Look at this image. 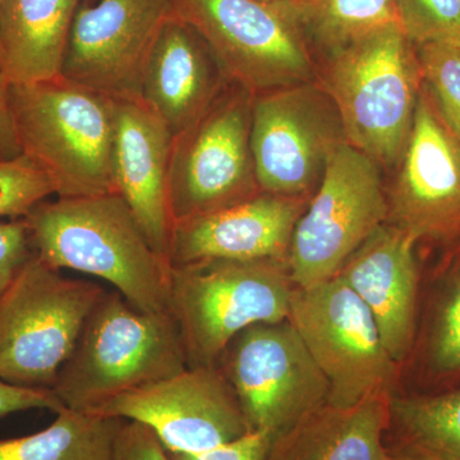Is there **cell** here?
<instances>
[{
    "mask_svg": "<svg viewBox=\"0 0 460 460\" xmlns=\"http://www.w3.org/2000/svg\"><path fill=\"white\" fill-rule=\"evenodd\" d=\"M321 89L337 109L347 144L378 165L401 162L422 77L416 47L399 23L330 54Z\"/></svg>",
    "mask_w": 460,
    "mask_h": 460,
    "instance_id": "obj_3",
    "label": "cell"
},
{
    "mask_svg": "<svg viewBox=\"0 0 460 460\" xmlns=\"http://www.w3.org/2000/svg\"><path fill=\"white\" fill-rule=\"evenodd\" d=\"M256 2L266 3V4H277V3H287V4H301L305 0H256Z\"/></svg>",
    "mask_w": 460,
    "mask_h": 460,
    "instance_id": "obj_34",
    "label": "cell"
},
{
    "mask_svg": "<svg viewBox=\"0 0 460 460\" xmlns=\"http://www.w3.org/2000/svg\"><path fill=\"white\" fill-rule=\"evenodd\" d=\"M35 255L107 281L145 313L169 314L171 263L117 193L40 202L25 217Z\"/></svg>",
    "mask_w": 460,
    "mask_h": 460,
    "instance_id": "obj_1",
    "label": "cell"
},
{
    "mask_svg": "<svg viewBox=\"0 0 460 460\" xmlns=\"http://www.w3.org/2000/svg\"><path fill=\"white\" fill-rule=\"evenodd\" d=\"M33 253L25 217L0 220V301Z\"/></svg>",
    "mask_w": 460,
    "mask_h": 460,
    "instance_id": "obj_29",
    "label": "cell"
},
{
    "mask_svg": "<svg viewBox=\"0 0 460 460\" xmlns=\"http://www.w3.org/2000/svg\"><path fill=\"white\" fill-rule=\"evenodd\" d=\"M269 447V438L262 432H248L237 440L219 445L205 452L169 453L171 460H263Z\"/></svg>",
    "mask_w": 460,
    "mask_h": 460,
    "instance_id": "obj_31",
    "label": "cell"
},
{
    "mask_svg": "<svg viewBox=\"0 0 460 460\" xmlns=\"http://www.w3.org/2000/svg\"><path fill=\"white\" fill-rule=\"evenodd\" d=\"M344 142L337 109L321 87L301 84L253 96L251 151L262 192L298 198Z\"/></svg>",
    "mask_w": 460,
    "mask_h": 460,
    "instance_id": "obj_12",
    "label": "cell"
},
{
    "mask_svg": "<svg viewBox=\"0 0 460 460\" xmlns=\"http://www.w3.org/2000/svg\"><path fill=\"white\" fill-rule=\"evenodd\" d=\"M224 83L228 81L202 36L172 12L145 66L144 104L174 138L208 111Z\"/></svg>",
    "mask_w": 460,
    "mask_h": 460,
    "instance_id": "obj_19",
    "label": "cell"
},
{
    "mask_svg": "<svg viewBox=\"0 0 460 460\" xmlns=\"http://www.w3.org/2000/svg\"><path fill=\"white\" fill-rule=\"evenodd\" d=\"M202 36L224 77L252 96L307 84L313 60L290 4L256 0H172Z\"/></svg>",
    "mask_w": 460,
    "mask_h": 460,
    "instance_id": "obj_7",
    "label": "cell"
},
{
    "mask_svg": "<svg viewBox=\"0 0 460 460\" xmlns=\"http://www.w3.org/2000/svg\"><path fill=\"white\" fill-rule=\"evenodd\" d=\"M115 193L151 246L169 261L174 220L169 202L172 136L140 98L114 99Z\"/></svg>",
    "mask_w": 460,
    "mask_h": 460,
    "instance_id": "obj_16",
    "label": "cell"
},
{
    "mask_svg": "<svg viewBox=\"0 0 460 460\" xmlns=\"http://www.w3.org/2000/svg\"><path fill=\"white\" fill-rule=\"evenodd\" d=\"M432 296L420 330V359L438 392L460 385V251L436 280Z\"/></svg>",
    "mask_w": 460,
    "mask_h": 460,
    "instance_id": "obj_24",
    "label": "cell"
},
{
    "mask_svg": "<svg viewBox=\"0 0 460 460\" xmlns=\"http://www.w3.org/2000/svg\"><path fill=\"white\" fill-rule=\"evenodd\" d=\"M111 460H171L157 436L136 420H123Z\"/></svg>",
    "mask_w": 460,
    "mask_h": 460,
    "instance_id": "obj_30",
    "label": "cell"
},
{
    "mask_svg": "<svg viewBox=\"0 0 460 460\" xmlns=\"http://www.w3.org/2000/svg\"><path fill=\"white\" fill-rule=\"evenodd\" d=\"M232 84L192 126L172 138L169 202L174 226L261 192L251 151L253 96Z\"/></svg>",
    "mask_w": 460,
    "mask_h": 460,
    "instance_id": "obj_9",
    "label": "cell"
},
{
    "mask_svg": "<svg viewBox=\"0 0 460 460\" xmlns=\"http://www.w3.org/2000/svg\"><path fill=\"white\" fill-rule=\"evenodd\" d=\"M389 393H374L349 407L326 404L269 441L263 460H390L384 435Z\"/></svg>",
    "mask_w": 460,
    "mask_h": 460,
    "instance_id": "obj_20",
    "label": "cell"
},
{
    "mask_svg": "<svg viewBox=\"0 0 460 460\" xmlns=\"http://www.w3.org/2000/svg\"><path fill=\"white\" fill-rule=\"evenodd\" d=\"M93 413L142 423L169 453L205 452L251 432L219 366L184 368L118 396Z\"/></svg>",
    "mask_w": 460,
    "mask_h": 460,
    "instance_id": "obj_13",
    "label": "cell"
},
{
    "mask_svg": "<svg viewBox=\"0 0 460 460\" xmlns=\"http://www.w3.org/2000/svg\"><path fill=\"white\" fill-rule=\"evenodd\" d=\"M107 289L65 277L33 253L0 301V378L53 389Z\"/></svg>",
    "mask_w": 460,
    "mask_h": 460,
    "instance_id": "obj_6",
    "label": "cell"
},
{
    "mask_svg": "<svg viewBox=\"0 0 460 460\" xmlns=\"http://www.w3.org/2000/svg\"><path fill=\"white\" fill-rule=\"evenodd\" d=\"M387 214L378 164L347 142L339 145L293 232L288 269L295 286L313 287L338 275Z\"/></svg>",
    "mask_w": 460,
    "mask_h": 460,
    "instance_id": "obj_8",
    "label": "cell"
},
{
    "mask_svg": "<svg viewBox=\"0 0 460 460\" xmlns=\"http://www.w3.org/2000/svg\"><path fill=\"white\" fill-rule=\"evenodd\" d=\"M66 408L51 389L12 385L0 378V419L9 414L32 410L58 413Z\"/></svg>",
    "mask_w": 460,
    "mask_h": 460,
    "instance_id": "obj_32",
    "label": "cell"
},
{
    "mask_svg": "<svg viewBox=\"0 0 460 460\" xmlns=\"http://www.w3.org/2000/svg\"><path fill=\"white\" fill-rule=\"evenodd\" d=\"M80 2L4 0L0 14V68L9 83H38L60 75Z\"/></svg>",
    "mask_w": 460,
    "mask_h": 460,
    "instance_id": "obj_21",
    "label": "cell"
},
{
    "mask_svg": "<svg viewBox=\"0 0 460 460\" xmlns=\"http://www.w3.org/2000/svg\"><path fill=\"white\" fill-rule=\"evenodd\" d=\"M187 367L171 314L145 313L117 290H107L51 390L66 408L93 413Z\"/></svg>",
    "mask_w": 460,
    "mask_h": 460,
    "instance_id": "obj_4",
    "label": "cell"
},
{
    "mask_svg": "<svg viewBox=\"0 0 460 460\" xmlns=\"http://www.w3.org/2000/svg\"><path fill=\"white\" fill-rule=\"evenodd\" d=\"M51 195L49 180L26 157L0 160V217L22 219Z\"/></svg>",
    "mask_w": 460,
    "mask_h": 460,
    "instance_id": "obj_28",
    "label": "cell"
},
{
    "mask_svg": "<svg viewBox=\"0 0 460 460\" xmlns=\"http://www.w3.org/2000/svg\"><path fill=\"white\" fill-rule=\"evenodd\" d=\"M416 53L423 90L460 141V45L431 42L416 47Z\"/></svg>",
    "mask_w": 460,
    "mask_h": 460,
    "instance_id": "obj_26",
    "label": "cell"
},
{
    "mask_svg": "<svg viewBox=\"0 0 460 460\" xmlns=\"http://www.w3.org/2000/svg\"><path fill=\"white\" fill-rule=\"evenodd\" d=\"M392 192L394 226L420 241H460V141L420 90Z\"/></svg>",
    "mask_w": 460,
    "mask_h": 460,
    "instance_id": "obj_15",
    "label": "cell"
},
{
    "mask_svg": "<svg viewBox=\"0 0 460 460\" xmlns=\"http://www.w3.org/2000/svg\"><path fill=\"white\" fill-rule=\"evenodd\" d=\"M172 14V0H81L60 75L113 99L140 98L147 58Z\"/></svg>",
    "mask_w": 460,
    "mask_h": 460,
    "instance_id": "obj_14",
    "label": "cell"
},
{
    "mask_svg": "<svg viewBox=\"0 0 460 460\" xmlns=\"http://www.w3.org/2000/svg\"><path fill=\"white\" fill-rule=\"evenodd\" d=\"M293 286L281 260H206L171 266L169 314L189 367L217 366L244 329L286 321Z\"/></svg>",
    "mask_w": 460,
    "mask_h": 460,
    "instance_id": "obj_5",
    "label": "cell"
},
{
    "mask_svg": "<svg viewBox=\"0 0 460 460\" xmlns=\"http://www.w3.org/2000/svg\"><path fill=\"white\" fill-rule=\"evenodd\" d=\"M304 205L298 198L259 192L223 210L175 223L171 266L206 260H281L289 253Z\"/></svg>",
    "mask_w": 460,
    "mask_h": 460,
    "instance_id": "obj_18",
    "label": "cell"
},
{
    "mask_svg": "<svg viewBox=\"0 0 460 460\" xmlns=\"http://www.w3.org/2000/svg\"><path fill=\"white\" fill-rule=\"evenodd\" d=\"M250 431L269 441L329 402L330 386L292 323H257L239 332L217 363Z\"/></svg>",
    "mask_w": 460,
    "mask_h": 460,
    "instance_id": "obj_11",
    "label": "cell"
},
{
    "mask_svg": "<svg viewBox=\"0 0 460 460\" xmlns=\"http://www.w3.org/2000/svg\"><path fill=\"white\" fill-rule=\"evenodd\" d=\"M289 323L330 386V404L349 407L374 393H389L396 363L376 323L339 275L293 290Z\"/></svg>",
    "mask_w": 460,
    "mask_h": 460,
    "instance_id": "obj_10",
    "label": "cell"
},
{
    "mask_svg": "<svg viewBox=\"0 0 460 460\" xmlns=\"http://www.w3.org/2000/svg\"><path fill=\"white\" fill-rule=\"evenodd\" d=\"M390 460H460V385L390 401Z\"/></svg>",
    "mask_w": 460,
    "mask_h": 460,
    "instance_id": "obj_22",
    "label": "cell"
},
{
    "mask_svg": "<svg viewBox=\"0 0 460 460\" xmlns=\"http://www.w3.org/2000/svg\"><path fill=\"white\" fill-rule=\"evenodd\" d=\"M3 4H4V0H0V14H2Z\"/></svg>",
    "mask_w": 460,
    "mask_h": 460,
    "instance_id": "obj_35",
    "label": "cell"
},
{
    "mask_svg": "<svg viewBox=\"0 0 460 460\" xmlns=\"http://www.w3.org/2000/svg\"><path fill=\"white\" fill-rule=\"evenodd\" d=\"M399 25L414 47L460 45V0H395Z\"/></svg>",
    "mask_w": 460,
    "mask_h": 460,
    "instance_id": "obj_27",
    "label": "cell"
},
{
    "mask_svg": "<svg viewBox=\"0 0 460 460\" xmlns=\"http://www.w3.org/2000/svg\"><path fill=\"white\" fill-rule=\"evenodd\" d=\"M21 153L49 180L58 198L115 193V102L59 75L11 84Z\"/></svg>",
    "mask_w": 460,
    "mask_h": 460,
    "instance_id": "obj_2",
    "label": "cell"
},
{
    "mask_svg": "<svg viewBox=\"0 0 460 460\" xmlns=\"http://www.w3.org/2000/svg\"><path fill=\"white\" fill-rule=\"evenodd\" d=\"M417 241L398 226H380L338 272L362 299L393 361L410 358L420 292Z\"/></svg>",
    "mask_w": 460,
    "mask_h": 460,
    "instance_id": "obj_17",
    "label": "cell"
},
{
    "mask_svg": "<svg viewBox=\"0 0 460 460\" xmlns=\"http://www.w3.org/2000/svg\"><path fill=\"white\" fill-rule=\"evenodd\" d=\"M11 83L0 68V160L18 159L22 156L18 142L16 126L11 107Z\"/></svg>",
    "mask_w": 460,
    "mask_h": 460,
    "instance_id": "obj_33",
    "label": "cell"
},
{
    "mask_svg": "<svg viewBox=\"0 0 460 460\" xmlns=\"http://www.w3.org/2000/svg\"><path fill=\"white\" fill-rule=\"evenodd\" d=\"M290 7L305 36L330 54L375 30L399 23L395 0H305Z\"/></svg>",
    "mask_w": 460,
    "mask_h": 460,
    "instance_id": "obj_25",
    "label": "cell"
},
{
    "mask_svg": "<svg viewBox=\"0 0 460 460\" xmlns=\"http://www.w3.org/2000/svg\"><path fill=\"white\" fill-rule=\"evenodd\" d=\"M47 429L0 438V460H111L123 420L63 408Z\"/></svg>",
    "mask_w": 460,
    "mask_h": 460,
    "instance_id": "obj_23",
    "label": "cell"
}]
</instances>
